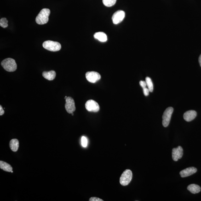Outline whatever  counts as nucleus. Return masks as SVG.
Segmentation results:
<instances>
[{
	"label": "nucleus",
	"mask_w": 201,
	"mask_h": 201,
	"mask_svg": "<svg viewBox=\"0 0 201 201\" xmlns=\"http://www.w3.org/2000/svg\"><path fill=\"white\" fill-rule=\"evenodd\" d=\"M50 14V11L48 8H44L40 11L36 17V21L37 24L43 25L47 23L48 21V17Z\"/></svg>",
	"instance_id": "nucleus-1"
},
{
	"label": "nucleus",
	"mask_w": 201,
	"mask_h": 201,
	"mask_svg": "<svg viewBox=\"0 0 201 201\" xmlns=\"http://www.w3.org/2000/svg\"><path fill=\"white\" fill-rule=\"evenodd\" d=\"M1 65L5 70L9 72H13L17 69V65L15 60L12 58L4 59L1 62Z\"/></svg>",
	"instance_id": "nucleus-2"
},
{
	"label": "nucleus",
	"mask_w": 201,
	"mask_h": 201,
	"mask_svg": "<svg viewBox=\"0 0 201 201\" xmlns=\"http://www.w3.org/2000/svg\"><path fill=\"white\" fill-rule=\"evenodd\" d=\"M43 46L45 49L50 51L57 52L61 49V45L59 42L48 40L43 43Z\"/></svg>",
	"instance_id": "nucleus-3"
},
{
	"label": "nucleus",
	"mask_w": 201,
	"mask_h": 201,
	"mask_svg": "<svg viewBox=\"0 0 201 201\" xmlns=\"http://www.w3.org/2000/svg\"><path fill=\"white\" fill-rule=\"evenodd\" d=\"M132 176V173L130 169H126L120 178V184L122 186H127L131 181Z\"/></svg>",
	"instance_id": "nucleus-4"
},
{
	"label": "nucleus",
	"mask_w": 201,
	"mask_h": 201,
	"mask_svg": "<svg viewBox=\"0 0 201 201\" xmlns=\"http://www.w3.org/2000/svg\"><path fill=\"white\" fill-rule=\"evenodd\" d=\"M173 110L174 109L173 107H169L167 108L163 112L162 122L163 127L166 128L169 125Z\"/></svg>",
	"instance_id": "nucleus-5"
},
{
	"label": "nucleus",
	"mask_w": 201,
	"mask_h": 201,
	"mask_svg": "<svg viewBox=\"0 0 201 201\" xmlns=\"http://www.w3.org/2000/svg\"><path fill=\"white\" fill-rule=\"evenodd\" d=\"M85 76L87 81L92 83H95L100 80L101 78V76L100 74L94 71L87 72Z\"/></svg>",
	"instance_id": "nucleus-6"
},
{
	"label": "nucleus",
	"mask_w": 201,
	"mask_h": 201,
	"mask_svg": "<svg viewBox=\"0 0 201 201\" xmlns=\"http://www.w3.org/2000/svg\"><path fill=\"white\" fill-rule=\"evenodd\" d=\"M85 108L90 112H97L100 110V106L97 102L93 100H88L86 103Z\"/></svg>",
	"instance_id": "nucleus-7"
},
{
	"label": "nucleus",
	"mask_w": 201,
	"mask_h": 201,
	"mask_svg": "<svg viewBox=\"0 0 201 201\" xmlns=\"http://www.w3.org/2000/svg\"><path fill=\"white\" fill-rule=\"evenodd\" d=\"M65 109L68 113H73L76 110L74 100L71 97H67L66 99V104L65 105Z\"/></svg>",
	"instance_id": "nucleus-8"
},
{
	"label": "nucleus",
	"mask_w": 201,
	"mask_h": 201,
	"mask_svg": "<svg viewBox=\"0 0 201 201\" xmlns=\"http://www.w3.org/2000/svg\"><path fill=\"white\" fill-rule=\"evenodd\" d=\"M125 16V12L123 11L119 10L116 11L112 15V19L113 24H117L122 22Z\"/></svg>",
	"instance_id": "nucleus-9"
},
{
	"label": "nucleus",
	"mask_w": 201,
	"mask_h": 201,
	"mask_svg": "<svg viewBox=\"0 0 201 201\" xmlns=\"http://www.w3.org/2000/svg\"><path fill=\"white\" fill-rule=\"evenodd\" d=\"M183 154V150L182 147L179 146L177 148H174L172 150V158L173 160L177 161L179 159L182 158Z\"/></svg>",
	"instance_id": "nucleus-10"
},
{
	"label": "nucleus",
	"mask_w": 201,
	"mask_h": 201,
	"mask_svg": "<svg viewBox=\"0 0 201 201\" xmlns=\"http://www.w3.org/2000/svg\"><path fill=\"white\" fill-rule=\"evenodd\" d=\"M197 171L196 168L194 167H190L181 171L180 173L181 177L182 178L187 177L195 174Z\"/></svg>",
	"instance_id": "nucleus-11"
},
{
	"label": "nucleus",
	"mask_w": 201,
	"mask_h": 201,
	"mask_svg": "<svg viewBox=\"0 0 201 201\" xmlns=\"http://www.w3.org/2000/svg\"><path fill=\"white\" fill-rule=\"evenodd\" d=\"M197 116V112L194 110H190L185 112L183 115L184 119L188 122H191Z\"/></svg>",
	"instance_id": "nucleus-12"
},
{
	"label": "nucleus",
	"mask_w": 201,
	"mask_h": 201,
	"mask_svg": "<svg viewBox=\"0 0 201 201\" xmlns=\"http://www.w3.org/2000/svg\"><path fill=\"white\" fill-rule=\"evenodd\" d=\"M43 76L46 79L49 81L53 80L55 79L56 76V73L54 71H51L49 72H44Z\"/></svg>",
	"instance_id": "nucleus-13"
},
{
	"label": "nucleus",
	"mask_w": 201,
	"mask_h": 201,
	"mask_svg": "<svg viewBox=\"0 0 201 201\" xmlns=\"http://www.w3.org/2000/svg\"><path fill=\"white\" fill-rule=\"evenodd\" d=\"M94 37L96 39L99 40L100 42H106L107 40L106 35L102 32H96L94 35Z\"/></svg>",
	"instance_id": "nucleus-14"
},
{
	"label": "nucleus",
	"mask_w": 201,
	"mask_h": 201,
	"mask_svg": "<svg viewBox=\"0 0 201 201\" xmlns=\"http://www.w3.org/2000/svg\"><path fill=\"white\" fill-rule=\"evenodd\" d=\"M10 147L13 152H17L19 148V143L17 139H13L10 141Z\"/></svg>",
	"instance_id": "nucleus-15"
},
{
	"label": "nucleus",
	"mask_w": 201,
	"mask_h": 201,
	"mask_svg": "<svg viewBox=\"0 0 201 201\" xmlns=\"http://www.w3.org/2000/svg\"><path fill=\"white\" fill-rule=\"evenodd\" d=\"M188 190L192 194H197L200 192L201 188L199 186L195 184L189 185L187 188Z\"/></svg>",
	"instance_id": "nucleus-16"
},
{
	"label": "nucleus",
	"mask_w": 201,
	"mask_h": 201,
	"mask_svg": "<svg viewBox=\"0 0 201 201\" xmlns=\"http://www.w3.org/2000/svg\"><path fill=\"white\" fill-rule=\"evenodd\" d=\"M0 168L4 171L8 172H11L13 170V168L11 165L3 161H0Z\"/></svg>",
	"instance_id": "nucleus-17"
},
{
	"label": "nucleus",
	"mask_w": 201,
	"mask_h": 201,
	"mask_svg": "<svg viewBox=\"0 0 201 201\" xmlns=\"http://www.w3.org/2000/svg\"><path fill=\"white\" fill-rule=\"evenodd\" d=\"M146 82L147 86L148 87V88L149 91L150 92H152L153 91V83L151 79L148 77H146Z\"/></svg>",
	"instance_id": "nucleus-18"
},
{
	"label": "nucleus",
	"mask_w": 201,
	"mask_h": 201,
	"mask_svg": "<svg viewBox=\"0 0 201 201\" xmlns=\"http://www.w3.org/2000/svg\"><path fill=\"white\" fill-rule=\"evenodd\" d=\"M116 1L117 0H102V2L106 7H111L114 5Z\"/></svg>",
	"instance_id": "nucleus-19"
},
{
	"label": "nucleus",
	"mask_w": 201,
	"mask_h": 201,
	"mask_svg": "<svg viewBox=\"0 0 201 201\" xmlns=\"http://www.w3.org/2000/svg\"><path fill=\"white\" fill-rule=\"evenodd\" d=\"M8 20L6 18H2L0 20V26L3 28H6L8 26Z\"/></svg>",
	"instance_id": "nucleus-20"
},
{
	"label": "nucleus",
	"mask_w": 201,
	"mask_h": 201,
	"mask_svg": "<svg viewBox=\"0 0 201 201\" xmlns=\"http://www.w3.org/2000/svg\"><path fill=\"white\" fill-rule=\"evenodd\" d=\"M81 143L82 146L86 147L88 145V140L87 138L85 136H82L81 138Z\"/></svg>",
	"instance_id": "nucleus-21"
},
{
	"label": "nucleus",
	"mask_w": 201,
	"mask_h": 201,
	"mask_svg": "<svg viewBox=\"0 0 201 201\" xmlns=\"http://www.w3.org/2000/svg\"><path fill=\"white\" fill-rule=\"evenodd\" d=\"M104 201L97 197H92L89 199V201Z\"/></svg>",
	"instance_id": "nucleus-22"
},
{
	"label": "nucleus",
	"mask_w": 201,
	"mask_h": 201,
	"mask_svg": "<svg viewBox=\"0 0 201 201\" xmlns=\"http://www.w3.org/2000/svg\"><path fill=\"white\" fill-rule=\"evenodd\" d=\"M143 91L144 95L145 96H147L149 94V91L148 88H143Z\"/></svg>",
	"instance_id": "nucleus-23"
},
{
	"label": "nucleus",
	"mask_w": 201,
	"mask_h": 201,
	"mask_svg": "<svg viewBox=\"0 0 201 201\" xmlns=\"http://www.w3.org/2000/svg\"><path fill=\"white\" fill-rule=\"evenodd\" d=\"M139 84H140V86L143 88H146V86H147L146 82L144 81H140L139 82Z\"/></svg>",
	"instance_id": "nucleus-24"
},
{
	"label": "nucleus",
	"mask_w": 201,
	"mask_h": 201,
	"mask_svg": "<svg viewBox=\"0 0 201 201\" xmlns=\"http://www.w3.org/2000/svg\"><path fill=\"white\" fill-rule=\"evenodd\" d=\"M5 111L3 110V108L1 105H0V116H2L4 114Z\"/></svg>",
	"instance_id": "nucleus-25"
},
{
	"label": "nucleus",
	"mask_w": 201,
	"mask_h": 201,
	"mask_svg": "<svg viewBox=\"0 0 201 201\" xmlns=\"http://www.w3.org/2000/svg\"><path fill=\"white\" fill-rule=\"evenodd\" d=\"M198 61H199V63L200 65V66L201 67V54L200 55V56L199 58V59H198Z\"/></svg>",
	"instance_id": "nucleus-26"
},
{
	"label": "nucleus",
	"mask_w": 201,
	"mask_h": 201,
	"mask_svg": "<svg viewBox=\"0 0 201 201\" xmlns=\"http://www.w3.org/2000/svg\"><path fill=\"white\" fill-rule=\"evenodd\" d=\"M67 96H65V100H66V98H67Z\"/></svg>",
	"instance_id": "nucleus-27"
},
{
	"label": "nucleus",
	"mask_w": 201,
	"mask_h": 201,
	"mask_svg": "<svg viewBox=\"0 0 201 201\" xmlns=\"http://www.w3.org/2000/svg\"><path fill=\"white\" fill-rule=\"evenodd\" d=\"M72 116H73L74 114H73V113H72Z\"/></svg>",
	"instance_id": "nucleus-28"
},
{
	"label": "nucleus",
	"mask_w": 201,
	"mask_h": 201,
	"mask_svg": "<svg viewBox=\"0 0 201 201\" xmlns=\"http://www.w3.org/2000/svg\"><path fill=\"white\" fill-rule=\"evenodd\" d=\"M11 172V173H13V171H12Z\"/></svg>",
	"instance_id": "nucleus-29"
}]
</instances>
